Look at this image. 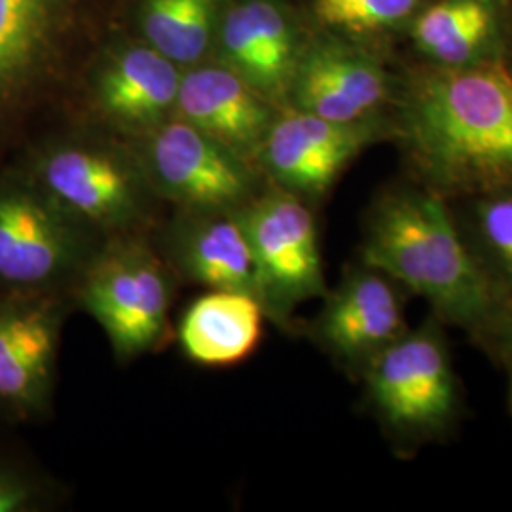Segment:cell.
Instances as JSON below:
<instances>
[{
	"label": "cell",
	"mask_w": 512,
	"mask_h": 512,
	"mask_svg": "<svg viewBox=\"0 0 512 512\" xmlns=\"http://www.w3.org/2000/svg\"><path fill=\"white\" fill-rule=\"evenodd\" d=\"M391 120L412 179L448 202L512 190V74L503 61L403 63Z\"/></svg>",
	"instance_id": "1"
},
{
	"label": "cell",
	"mask_w": 512,
	"mask_h": 512,
	"mask_svg": "<svg viewBox=\"0 0 512 512\" xmlns=\"http://www.w3.org/2000/svg\"><path fill=\"white\" fill-rule=\"evenodd\" d=\"M361 262L427 300L440 323L475 336L497 310L452 205L414 179L384 188L366 211Z\"/></svg>",
	"instance_id": "2"
},
{
	"label": "cell",
	"mask_w": 512,
	"mask_h": 512,
	"mask_svg": "<svg viewBox=\"0 0 512 512\" xmlns=\"http://www.w3.org/2000/svg\"><path fill=\"white\" fill-rule=\"evenodd\" d=\"M10 160L109 241L152 236L167 215L131 143L107 131L35 133Z\"/></svg>",
	"instance_id": "3"
},
{
	"label": "cell",
	"mask_w": 512,
	"mask_h": 512,
	"mask_svg": "<svg viewBox=\"0 0 512 512\" xmlns=\"http://www.w3.org/2000/svg\"><path fill=\"white\" fill-rule=\"evenodd\" d=\"M14 160L0 164V294H69L107 245Z\"/></svg>",
	"instance_id": "4"
},
{
	"label": "cell",
	"mask_w": 512,
	"mask_h": 512,
	"mask_svg": "<svg viewBox=\"0 0 512 512\" xmlns=\"http://www.w3.org/2000/svg\"><path fill=\"white\" fill-rule=\"evenodd\" d=\"M181 287L150 236L110 239L78 281L74 308L103 329L116 361L126 365L173 344Z\"/></svg>",
	"instance_id": "5"
},
{
	"label": "cell",
	"mask_w": 512,
	"mask_h": 512,
	"mask_svg": "<svg viewBox=\"0 0 512 512\" xmlns=\"http://www.w3.org/2000/svg\"><path fill=\"white\" fill-rule=\"evenodd\" d=\"M361 380L372 414L397 442L439 439L458 418V378L439 319L406 330Z\"/></svg>",
	"instance_id": "6"
},
{
	"label": "cell",
	"mask_w": 512,
	"mask_h": 512,
	"mask_svg": "<svg viewBox=\"0 0 512 512\" xmlns=\"http://www.w3.org/2000/svg\"><path fill=\"white\" fill-rule=\"evenodd\" d=\"M239 217L251 243L256 291L268 323L291 332L294 311L329 291L315 207L268 183Z\"/></svg>",
	"instance_id": "7"
},
{
	"label": "cell",
	"mask_w": 512,
	"mask_h": 512,
	"mask_svg": "<svg viewBox=\"0 0 512 512\" xmlns=\"http://www.w3.org/2000/svg\"><path fill=\"white\" fill-rule=\"evenodd\" d=\"M129 143L171 209L241 211L268 184L255 162L177 116Z\"/></svg>",
	"instance_id": "8"
},
{
	"label": "cell",
	"mask_w": 512,
	"mask_h": 512,
	"mask_svg": "<svg viewBox=\"0 0 512 512\" xmlns=\"http://www.w3.org/2000/svg\"><path fill=\"white\" fill-rule=\"evenodd\" d=\"M71 16L73 0H0V164L54 95Z\"/></svg>",
	"instance_id": "9"
},
{
	"label": "cell",
	"mask_w": 512,
	"mask_h": 512,
	"mask_svg": "<svg viewBox=\"0 0 512 512\" xmlns=\"http://www.w3.org/2000/svg\"><path fill=\"white\" fill-rule=\"evenodd\" d=\"M69 294H0V423L52 418Z\"/></svg>",
	"instance_id": "10"
},
{
	"label": "cell",
	"mask_w": 512,
	"mask_h": 512,
	"mask_svg": "<svg viewBox=\"0 0 512 512\" xmlns=\"http://www.w3.org/2000/svg\"><path fill=\"white\" fill-rule=\"evenodd\" d=\"M393 137L391 114L346 124L283 107L258 148L256 165L268 183L317 207L366 148Z\"/></svg>",
	"instance_id": "11"
},
{
	"label": "cell",
	"mask_w": 512,
	"mask_h": 512,
	"mask_svg": "<svg viewBox=\"0 0 512 512\" xmlns=\"http://www.w3.org/2000/svg\"><path fill=\"white\" fill-rule=\"evenodd\" d=\"M397 86L393 54L310 29L285 107L332 122H365L391 114Z\"/></svg>",
	"instance_id": "12"
},
{
	"label": "cell",
	"mask_w": 512,
	"mask_h": 512,
	"mask_svg": "<svg viewBox=\"0 0 512 512\" xmlns=\"http://www.w3.org/2000/svg\"><path fill=\"white\" fill-rule=\"evenodd\" d=\"M408 330L403 287L384 272L357 262L323 296L308 338L349 376H363L384 349Z\"/></svg>",
	"instance_id": "13"
},
{
	"label": "cell",
	"mask_w": 512,
	"mask_h": 512,
	"mask_svg": "<svg viewBox=\"0 0 512 512\" xmlns=\"http://www.w3.org/2000/svg\"><path fill=\"white\" fill-rule=\"evenodd\" d=\"M310 27L289 0H239L220 16V61L277 107L285 97Z\"/></svg>",
	"instance_id": "14"
},
{
	"label": "cell",
	"mask_w": 512,
	"mask_h": 512,
	"mask_svg": "<svg viewBox=\"0 0 512 512\" xmlns=\"http://www.w3.org/2000/svg\"><path fill=\"white\" fill-rule=\"evenodd\" d=\"M150 239L183 285L258 298L255 260L239 211L171 209Z\"/></svg>",
	"instance_id": "15"
},
{
	"label": "cell",
	"mask_w": 512,
	"mask_h": 512,
	"mask_svg": "<svg viewBox=\"0 0 512 512\" xmlns=\"http://www.w3.org/2000/svg\"><path fill=\"white\" fill-rule=\"evenodd\" d=\"M181 76L179 65L148 44L124 48L93 76V116L110 135L137 139L175 116Z\"/></svg>",
	"instance_id": "16"
},
{
	"label": "cell",
	"mask_w": 512,
	"mask_h": 512,
	"mask_svg": "<svg viewBox=\"0 0 512 512\" xmlns=\"http://www.w3.org/2000/svg\"><path fill=\"white\" fill-rule=\"evenodd\" d=\"M512 0H427L403 38L416 63L467 69L503 61Z\"/></svg>",
	"instance_id": "17"
},
{
	"label": "cell",
	"mask_w": 512,
	"mask_h": 512,
	"mask_svg": "<svg viewBox=\"0 0 512 512\" xmlns=\"http://www.w3.org/2000/svg\"><path fill=\"white\" fill-rule=\"evenodd\" d=\"M281 107L222 63L183 69L175 116L256 164V154Z\"/></svg>",
	"instance_id": "18"
},
{
	"label": "cell",
	"mask_w": 512,
	"mask_h": 512,
	"mask_svg": "<svg viewBox=\"0 0 512 512\" xmlns=\"http://www.w3.org/2000/svg\"><path fill=\"white\" fill-rule=\"evenodd\" d=\"M268 317L260 300L243 291H205L175 325L184 357L205 368H232L255 355Z\"/></svg>",
	"instance_id": "19"
},
{
	"label": "cell",
	"mask_w": 512,
	"mask_h": 512,
	"mask_svg": "<svg viewBox=\"0 0 512 512\" xmlns=\"http://www.w3.org/2000/svg\"><path fill=\"white\" fill-rule=\"evenodd\" d=\"M427 0H300L311 31L393 54Z\"/></svg>",
	"instance_id": "20"
},
{
	"label": "cell",
	"mask_w": 512,
	"mask_h": 512,
	"mask_svg": "<svg viewBox=\"0 0 512 512\" xmlns=\"http://www.w3.org/2000/svg\"><path fill=\"white\" fill-rule=\"evenodd\" d=\"M465 243L497 308L512 302V190L450 202Z\"/></svg>",
	"instance_id": "21"
},
{
	"label": "cell",
	"mask_w": 512,
	"mask_h": 512,
	"mask_svg": "<svg viewBox=\"0 0 512 512\" xmlns=\"http://www.w3.org/2000/svg\"><path fill=\"white\" fill-rule=\"evenodd\" d=\"M220 21L219 0H145L141 29L148 46L181 69L202 63Z\"/></svg>",
	"instance_id": "22"
},
{
	"label": "cell",
	"mask_w": 512,
	"mask_h": 512,
	"mask_svg": "<svg viewBox=\"0 0 512 512\" xmlns=\"http://www.w3.org/2000/svg\"><path fill=\"white\" fill-rule=\"evenodd\" d=\"M65 488L37 461L0 444V512L54 511Z\"/></svg>",
	"instance_id": "23"
},
{
	"label": "cell",
	"mask_w": 512,
	"mask_h": 512,
	"mask_svg": "<svg viewBox=\"0 0 512 512\" xmlns=\"http://www.w3.org/2000/svg\"><path fill=\"white\" fill-rule=\"evenodd\" d=\"M501 365L512 370V302L501 304L490 321L475 334Z\"/></svg>",
	"instance_id": "24"
},
{
	"label": "cell",
	"mask_w": 512,
	"mask_h": 512,
	"mask_svg": "<svg viewBox=\"0 0 512 512\" xmlns=\"http://www.w3.org/2000/svg\"><path fill=\"white\" fill-rule=\"evenodd\" d=\"M503 65H505L507 71L512 74V37L511 40H509L507 50H505V55H503Z\"/></svg>",
	"instance_id": "25"
},
{
	"label": "cell",
	"mask_w": 512,
	"mask_h": 512,
	"mask_svg": "<svg viewBox=\"0 0 512 512\" xmlns=\"http://www.w3.org/2000/svg\"><path fill=\"white\" fill-rule=\"evenodd\" d=\"M509 399H511V412H512V380H511V393H509Z\"/></svg>",
	"instance_id": "26"
}]
</instances>
